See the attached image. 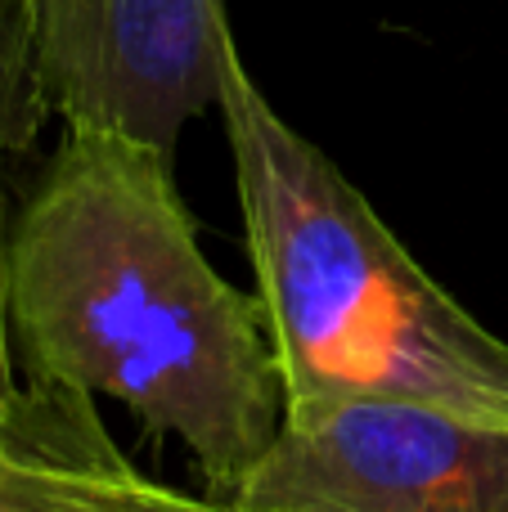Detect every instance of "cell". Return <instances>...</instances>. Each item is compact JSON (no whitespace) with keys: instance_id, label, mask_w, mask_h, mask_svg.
<instances>
[{"instance_id":"3957f363","label":"cell","mask_w":508,"mask_h":512,"mask_svg":"<svg viewBox=\"0 0 508 512\" xmlns=\"http://www.w3.org/2000/svg\"><path fill=\"white\" fill-rule=\"evenodd\" d=\"M239 512H508V423L419 400L288 405Z\"/></svg>"},{"instance_id":"277c9868","label":"cell","mask_w":508,"mask_h":512,"mask_svg":"<svg viewBox=\"0 0 508 512\" xmlns=\"http://www.w3.org/2000/svg\"><path fill=\"white\" fill-rule=\"evenodd\" d=\"M50 108L68 126L176 158L180 131L221 99L234 45L221 0H23Z\"/></svg>"},{"instance_id":"5b68a950","label":"cell","mask_w":508,"mask_h":512,"mask_svg":"<svg viewBox=\"0 0 508 512\" xmlns=\"http://www.w3.org/2000/svg\"><path fill=\"white\" fill-rule=\"evenodd\" d=\"M23 0H0V162L27 153L50 117Z\"/></svg>"},{"instance_id":"52a82bcc","label":"cell","mask_w":508,"mask_h":512,"mask_svg":"<svg viewBox=\"0 0 508 512\" xmlns=\"http://www.w3.org/2000/svg\"><path fill=\"white\" fill-rule=\"evenodd\" d=\"M0 512H45V508L36 504V499H27L23 490H18L14 481L0 472Z\"/></svg>"},{"instance_id":"6da1fadb","label":"cell","mask_w":508,"mask_h":512,"mask_svg":"<svg viewBox=\"0 0 508 512\" xmlns=\"http://www.w3.org/2000/svg\"><path fill=\"white\" fill-rule=\"evenodd\" d=\"M261 297L212 270L176 158L68 126L9 221V324L36 387L108 396L230 499L284 423Z\"/></svg>"},{"instance_id":"7a4b0ae2","label":"cell","mask_w":508,"mask_h":512,"mask_svg":"<svg viewBox=\"0 0 508 512\" xmlns=\"http://www.w3.org/2000/svg\"><path fill=\"white\" fill-rule=\"evenodd\" d=\"M221 122L288 405L419 400L508 423V342L468 315L369 198L225 50Z\"/></svg>"},{"instance_id":"8992f818","label":"cell","mask_w":508,"mask_h":512,"mask_svg":"<svg viewBox=\"0 0 508 512\" xmlns=\"http://www.w3.org/2000/svg\"><path fill=\"white\" fill-rule=\"evenodd\" d=\"M9 189H5V162H0V432L9 427L23 387L14 373V324H9Z\"/></svg>"}]
</instances>
